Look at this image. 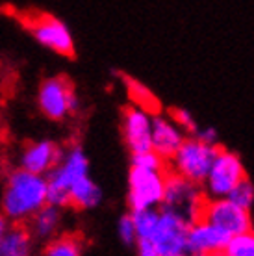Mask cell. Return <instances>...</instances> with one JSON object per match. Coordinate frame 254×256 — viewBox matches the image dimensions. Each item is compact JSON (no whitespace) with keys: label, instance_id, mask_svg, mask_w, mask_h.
I'll use <instances>...</instances> for the list:
<instances>
[{"label":"cell","instance_id":"25","mask_svg":"<svg viewBox=\"0 0 254 256\" xmlns=\"http://www.w3.org/2000/svg\"><path fill=\"white\" fill-rule=\"evenodd\" d=\"M119 236L126 245L138 242V236H136V226H134V219L132 216H122L121 221H119Z\"/></svg>","mask_w":254,"mask_h":256},{"label":"cell","instance_id":"9","mask_svg":"<svg viewBox=\"0 0 254 256\" xmlns=\"http://www.w3.org/2000/svg\"><path fill=\"white\" fill-rule=\"evenodd\" d=\"M208 223L219 226L228 236H236L252 228V221H250V212L242 208V206L234 204L230 198H204L202 210H200V218Z\"/></svg>","mask_w":254,"mask_h":256},{"label":"cell","instance_id":"27","mask_svg":"<svg viewBox=\"0 0 254 256\" xmlns=\"http://www.w3.org/2000/svg\"><path fill=\"white\" fill-rule=\"evenodd\" d=\"M195 138H198L200 141L208 143V145H217V132L214 128H206V130H198Z\"/></svg>","mask_w":254,"mask_h":256},{"label":"cell","instance_id":"6","mask_svg":"<svg viewBox=\"0 0 254 256\" xmlns=\"http://www.w3.org/2000/svg\"><path fill=\"white\" fill-rule=\"evenodd\" d=\"M38 104L44 117L62 121L78 110V95L65 76H48L39 86Z\"/></svg>","mask_w":254,"mask_h":256},{"label":"cell","instance_id":"14","mask_svg":"<svg viewBox=\"0 0 254 256\" xmlns=\"http://www.w3.org/2000/svg\"><path fill=\"white\" fill-rule=\"evenodd\" d=\"M184 141L182 130L169 119V117L152 116V150L160 154L166 162L172 158L178 147Z\"/></svg>","mask_w":254,"mask_h":256},{"label":"cell","instance_id":"4","mask_svg":"<svg viewBox=\"0 0 254 256\" xmlns=\"http://www.w3.org/2000/svg\"><path fill=\"white\" fill-rule=\"evenodd\" d=\"M204 198H206V195H204V192H200L198 184L167 169L166 193H164V200L160 204L162 208L176 212L190 223H193L200 218Z\"/></svg>","mask_w":254,"mask_h":256},{"label":"cell","instance_id":"5","mask_svg":"<svg viewBox=\"0 0 254 256\" xmlns=\"http://www.w3.org/2000/svg\"><path fill=\"white\" fill-rule=\"evenodd\" d=\"M247 176L240 156L230 150L219 147L216 158L212 162L210 171L204 178L206 192L204 195L208 198H222L228 197V193L234 190L243 178Z\"/></svg>","mask_w":254,"mask_h":256},{"label":"cell","instance_id":"15","mask_svg":"<svg viewBox=\"0 0 254 256\" xmlns=\"http://www.w3.org/2000/svg\"><path fill=\"white\" fill-rule=\"evenodd\" d=\"M30 254V228L22 221L6 230L0 238V256H28Z\"/></svg>","mask_w":254,"mask_h":256},{"label":"cell","instance_id":"28","mask_svg":"<svg viewBox=\"0 0 254 256\" xmlns=\"http://www.w3.org/2000/svg\"><path fill=\"white\" fill-rule=\"evenodd\" d=\"M4 232H6V219H4V216H0V238Z\"/></svg>","mask_w":254,"mask_h":256},{"label":"cell","instance_id":"1","mask_svg":"<svg viewBox=\"0 0 254 256\" xmlns=\"http://www.w3.org/2000/svg\"><path fill=\"white\" fill-rule=\"evenodd\" d=\"M46 204V180L41 174L17 169L10 174L6 192L2 197L4 216L15 223L34 216L41 206Z\"/></svg>","mask_w":254,"mask_h":256},{"label":"cell","instance_id":"19","mask_svg":"<svg viewBox=\"0 0 254 256\" xmlns=\"http://www.w3.org/2000/svg\"><path fill=\"white\" fill-rule=\"evenodd\" d=\"M82 254V240L76 234H65L44 247V256H80Z\"/></svg>","mask_w":254,"mask_h":256},{"label":"cell","instance_id":"23","mask_svg":"<svg viewBox=\"0 0 254 256\" xmlns=\"http://www.w3.org/2000/svg\"><path fill=\"white\" fill-rule=\"evenodd\" d=\"M132 166L152 169V171H162V169H167V162L150 148V150H143V152H134Z\"/></svg>","mask_w":254,"mask_h":256},{"label":"cell","instance_id":"26","mask_svg":"<svg viewBox=\"0 0 254 256\" xmlns=\"http://www.w3.org/2000/svg\"><path fill=\"white\" fill-rule=\"evenodd\" d=\"M138 249H140V256H180V254H162L148 242H143V240L138 242Z\"/></svg>","mask_w":254,"mask_h":256},{"label":"cell","instance_id":"12","mask_svg":"<svg viewBox=\"0 0 254 256\" xmlns=\"http://www.w3.org/2000/svg\"><path fill=\"white\" fill-rule=\"evenodd\" d=\"M88 169L89 164L84 150L80 147H72L65 156H62V164H58L50 171V176L46 180V184L50 188H56V190L69 192V188L78 178L88 174Z\"/></svg>","mask_w":254,"mask_h":256},{"label":"cell","instance_id":"8","mask_svg":"<svg viewBox=\"0 0 254 256\" xmlns=\"http://www.w3.org/2000/svg\"><path fill=\"white\" fill-rule=\"evenodd\" d=\"M167 169L152 171L143 167L132 166L130 178H128V202L132 210H143V208H156L164 200L166 193Z\"/></svg>","mask_w":254,"mask_h":256},{"label":"cell","instance_id":"21","mask_svg":"<svg viewBox=\"0 0 254 256\" xmlns=\"http://www.w3.org/2000/svg\"><path fill=\"white\" fill-rule=\"evenodd\" d=\"M224 256H254V230L236 234L228 240V244L222 250Z\"/></svg>","mask_w":254,"mask_h":256},{"label":"cell","instance_id":"16","mask_svg":"<svg viewBox=\"0 0 254 256\" xmlns=\"http://www.w3.org/2000/svg\"><path fill=\"white\" fill-rule=\"evenodd\" d=\"M100 188L88 174L78 178L69 188V206H74V208H93L100 202Z\"/></svg>","mask_w":254,"mask_h":256},{"label":"cell","instance_id":"18","mask_svg":"<svg viewBox=\"0 0 254 256\" xmlns=\"http://www.w3.org/2000/svg\"><path fill=\"white\" fill-rule=\"evenodd\" d=\"M58 221H60V212H58L56 206H41L36 214H34V221H32V230L36 236L44 238L52 234L56 230Z\"/></svg>","mask_w":254,"mask_h":256},{"label":"cell","instance_id":"29","mask_svg":"<svg viewBox=\"0 0 254 256\" xmlns=\"http://www.w3.org/2000/svg\"><path fill=\"white\" fill-rule=\"evenodd\" d=\"M212 256H224L222 252H217V254H212Z\"/></svg>","mask_w":254,"mask_h":256},{"label":"cell","instance_id":"22","mask_svg":"<svg viewBox=\"0 0 254 256\" xmlns=\"http://www.w3.org/2000/svg\"><path fill=\"white\" fill-rule=\"evenodd\" d=\"M234 204L242 206V208H245V210H250V206H252L254 202V186L252 182L245 176V178L238 184V186L232 190V192L228 193V197Z\"/></svg>","mask_w":254,"mask_h":256},{"label":"cell","instance_id":"10","mask_svg":"<svg viewBox=\"0 0 254 256\" xmlns=\"http://www.w3.org/2000/svg\"><path fill=\"white\" fill-rule=\"evenodd\" d=\"M122 136L128 148L143 152L152 148V116L138 106H126L122 110Z\"/></svg>","mask_w":254,"mask_h":256},{"label":"cell","instance_id":"17","mask_svg":"<svg viewBox=\"0 0 254 256\" xmlns=\"http://www.w3.org/2000/svg\"><path fill=\"white\" fill-rule=\"evenodd\" d=\"M122 82L126 86L128 98H130V102H132L134 106L145 110L146 114H150V116H158L162 106H160V100L154 96L152 91L148 90V88H145L143 84L138 82V80L132 76H124Z\"/></svg>","mask_w":254,"mask_h":256},{"label":"cell","instance_id":"7","mask_svg":"<svg viewBox=\"0 0 254 256\" xmlns=\"http://www.w3.org/2000/svg\"><path fill=\"white\" fill-rule=\"evenodd\" d=\"M190 224V221L176 212L160 208V216L152 234L143 242H148L162 254H182L188 247Z\"/></svg>","mask_w":254,"mask_h":256},{"label":"cell","instance_id":"24","mask_svg":"<svg viewBox=\"0 0 254 256\" xmlns=\"http://www.w3.org/2000/svg\"><path fill=\"white\" fill-rule=\"evenodd\" d=\"M169 119H171L174 124H176L182 132H190L191 136H195L198 132L197 122L193 121V117L188 110L184 108H171L169 110Z\"/></svg>","mask_w":254,"mask_h":256},{"label":"cell","instance_id":"20","mask_svg":"<svg viewBox=\"0 0 254 256\" xmlns=\"http://www.w3.org/2000/svg\"><path fill=\"white\" fill-rule=\"evenodd\" d=\"M132 219L134 226H136V236L138 242L140 240H148V236L152 234L156 221H158L160 210L156 208H143V210H132Z\"/></svg>","mask_w":254,"mask_h":256},{"label":"cell","instance_id":"3","mask_svg":"<svg viewBox=\"0 0 254 256\" xmlns=\"http://www.w3.org/2000/svg\"><path fill=\"white\" fill-rule=\"evenodd\" d=\"M217 150H219L217 145H208L198 138L184 140L176 152L172 154L171 160L167 162V169L200 186L210 171Z\"/></svg>","mask_w":254,"mask_h":256},{"label":"cell","instance_id":"11","mask_svg":"<svg viewBox=\"0 0 254 256\" xmlns=\"http://www.w3.org/2000/svg\"><path fill=\"white\" fill-rule=\"evenodd\" d=\"M228 236L224 230H221L219 226L208 223L204 219L193 221L190 224V232H188V249L197 250L204 256H212L217 252H222L228 240Z\"/></svg>","mask_w":254,"mask_h":256},{"label":"cell","instance_id":"13","mask_svg":"<svg viewBox=\"0 0 254 256\" xmlns=\"http://www.w3.org/2000/svg\"><path fill=\"white\" fill-rule=\"evenodd\" d=\"M62 160V152H60V147L52 141H36L32 145L22 150V156H20V166L22 169L30 171V173L36 174H44L50 173L52 169L60 164Z\"/></svg>","mask_w":254,"mask_h":256},{"label":"cell","instance_id":"2","mask_svg":"<svg viewBox=\"0 0 254 256\" xmlns=\"http://www.w3.org/2000/svg\"><path fill=\"white\" fill-rule=\"evenodd\" d=\"M24 26L44 50L58 56H65V58L74 56L76 46H74L72 32L67 22L60 17L52 13H30L24 17Z\"/></svg>","mask_w":254,"mask_h":256}]
</instances>
